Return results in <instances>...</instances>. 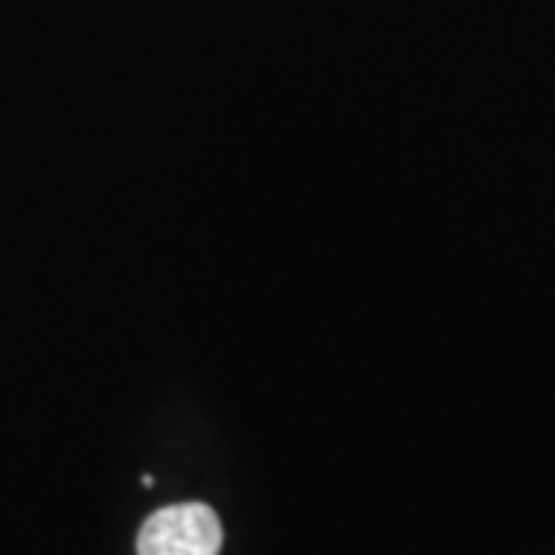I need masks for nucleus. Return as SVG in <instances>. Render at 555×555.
<instances>
[{
    "instance_id": "1",
    "label": "nucleus",
    "mask_w": 555,
    "mask_h": 555,
    "mask_svg": "<svg viewBox=\"0 0 555 555\" xmlns=\"http://www.w3.org/2000/svg\"><path fill=\"white\" fill-rule=\"evenodd\" d=\"M222 521L207 503H173L142 521L137 555H219Z\"/></svg>"
}]
</instances>
